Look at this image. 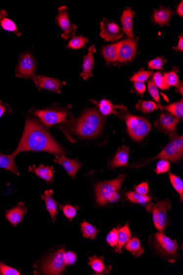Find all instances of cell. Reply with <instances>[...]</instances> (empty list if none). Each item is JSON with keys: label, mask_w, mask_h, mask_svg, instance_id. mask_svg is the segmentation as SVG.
<instances>
[{"label": "cell", "mask_w": 183, "mask_h": 275, "mask_svg": "<svg viewBox=\"0 0 183 275\" xmlns=\"http://www.w3.org/2000/svg\"><path fill=\"white\" fill-rule=\"evenodd\" d=\"M25 151H46L62 155L65 150L49 133L34 119L27 118L23 134L17 149L12 153L15 158L18 154Z\"/></svg>", "instance_id": "1"}, {"label": "cell", "mask_w": 183, "mask_h": 275, "mask_svg": "<svg viewBox=\"0 0 183 275\" xmlns=\"http://www.w3.org/2000/svg\"><path fill=\"white\" fill-rule=\"evenodd\" d=\"M104 118L96 108L87 110L78 119L69 121L71 130L84 138L97 136L102 129Z\"/></svg>", "instance_id": "2"}, {"label": "cell", "mask_w": 183, "mask_h": 275, "mask_svg": "<svg viewBox=\"0 0 183 275\" xmlns=\"http://www.w3.org/2000/svg\"><path fill=\"white\" fill-rule=\"evenodd\" d=\"M125 177L126 174H121L115 179L98 183L95 187L97 203L103 205L110 202H115L119 199L118 192Z\"/></svg>", "instance_id": "3"}, {"label": "cell", "mask_w": 183, "mask_h": 275, "mask_svg": "<svg viewBox=\"0 0 183 275\" xmlns=\"http://www.w3.org/2000/svg\"><path fill=\"white\" fill-rule=\"evenodd\" d=\"M125 107L121 109V116L125 119L127 131L132 138L137 141L142 140L147 135L151 129L152 125L144 118L133 115L125 112Z\"/></svg>", "instance_id": "4"}, {"label": "cell", "mask_w": 183, "mask_h": 275, "mask_svg": "<svg viewBox=\"0 0 183 275\" xmlns=\"http://www.w3.org/2000/svg\"><path fill=\"white\" fill-rule=\"evenodd\" d=\"M65 249H59L50 255L41 267V271L46 275L61 274L66 268Z\"/></svg>", "instance_id": "5"}, {"label": "cell", "mask_w": 183, "mask_h": 275, "mask_svg": "<svg viewBox=\"0 0 183 275\" xmlns=\"http://www.w3.org/2000/svg\"><path fill=\"white\" fill-rule=\"evenodd\" d=\"M37 62L29 52L22 53L18 59L16 68V75L18 77L25 79H33L35 76V70Z\"/></svg>", "instance_id": "6"}, {"label": "cell", "mask_w": 183, "mask_h": 275, "mask_svg": "<svg viewBox=\"0 0 183 275\" xmlns=\"http://www.w3.org/2000/svg\"><path fill=\"white\" fill-rule=\"evenodd\" d=\"M183 154V136L176 137L173 138L156 157L151 159L170 160L176 162L181 159Z\"/></svg>", "instance_id": "7"}, {"label": "cell", "mask_w": 183, "mask_h": 275, "mask_svg": "<svg viewBox=\"0 0 183 275\" xmlns=\"http://www.w3.org/2000/svg\"><path fill=\"white\" fill-rule=\"evenodd\" d=\"M138 38H126L121 41L118 57L115 63L121 64L131 62L134 59L138 45Z\"/></svg>", "instance_id": "8"}, {"label": "cell", "mask_w": 183, "mask_h": 275, "mask_svg": "<svg viewBox=\"0 0 183 275\" xmlns=\"http://www.w3.org/2000/svg\"><path fill=\"white\" fill-rule=\"evenodd\" d=\"M180 119L172 114L163 112L158 117L155 126L165 132L169 137L175 138L177 135V126Z\"/></svg>", "instance_id": "9"}, {"label": "cell", "mask_w": 183, "mask_h": 275, "mask_svg": "<svg viewBox=\"0 0 183 275\" xmlns=\"http://www.w3.org/2000/svg\"><path fill=\"white\" fill-rule=\"evenodd\" d=\"M67 10V6L59 7L56 19L57 25L63 31L62 37L65 39H68L72 36L74 37L76 35L77 27L75 25L71 24L68 17Z\"/></svg>", "instance_id": "10"}, {"label": "cell", "mask_w": 183, "mask_h": 275, "mask_svg": "<svg viewBox=\"0 0 183 275\" xmlns=\"http://www.w3.org/2000/svg\"><path fill=\"white\" fill-rule=\"evenodd\" d=\"M33 113L46 125L51 126L56 124L63 122L69 115L66 111H56V110H35Z\"/></svg>", "instance_id": "11"}, {"label": "cell", "mask_w": 183, "mask_h": 275, "mask_svg": "<svg viewBox=\"0 0 183 275\" xmlns=\"http://www.w3.org/2000/svg\"><path fill=\"white\" fill-rule=\"evenodd\" d=\"M100 35L107 41H115L121 39L123 34L122 29L111 21L103 18L100 24Z\"/></svg>", "instance_id": "12"}, {"label": "cell", "mask_w": 183, "mask_h": 275, "mask_svg": "<svg viewBox=\"0 0 183 275\" xmlns=\"http://www.w3.org/2000/svg\"><path fill=\"white\" fill-rule=\"evenodd\" d=\"M33 79L39 90H47L58 94L61 93L62 87L66 84L65 81L42 75H36Z\"/></svg>", "instance_id": "13"}, {"label": "cell", "mask_w": 183, "mask_h": 275, "mask_svg": "<svg viewBox=\"0 0 183 275\" xmlns=\"http://www.w3.org/2000/svg\"><path fill=\"white\" fill-rule=\"evenodd\" d=\"M155 245L157 248L164 254L175 256L177 254L178 244L176 240L158 232L155 236Z\"/></svg>", "instance_id": "14"}, {"label": "cell", "mask_w": 183, "mask_h": 275, "mask_svg": "<svg viewBox=\"0 0 183 275\" xmlns=\"http://www.w3.org/2000/svg\"><path fill=\"white\" fill-rule=\"evenodd\" d=\"M153 207L157 211L158 217L157 229L161 233H163L168 223L167 212L171 209V201L168 200L159 201L157 204L152 203Z\"/></svg>", "instance_id": "15"}, {"label": "cell", "mask_w": 183, "mask_h": 275, "mask_svg": "<svg viewBox=\"0 0 183 275\" xmlns=\"http://www.w3.org/2000/svg\"><path fill=\"white\" fill-rule=\"evenodd\" d=\"M174 14L175 12L170 8L160 7L154 10L152 20L154 24L160 26L168 25Z\"/></svg>", "instance_id": "16"}, {"label": "cell", "mask_w": 183, "mask_h": 275, "mask_svg": "<svg viewBox=\"0 0 183 275\" xmlns=\"http://www.w3.org/2000/svg\"><path fill=\"white\" fill-rule=\"evenodd\" d=\"M96 52L94 45L92 46L89 49L88 53L84 56L83 63H82V71L80 76L85 80L88 79L89 77H92V72L94 65V54Z\"/></svg>", "instance_id": "17"}, {"label": "cell", "mask_w": 183, "mask_h": 275, "mask_svg": "<svg viewBox=\"0 0 183 275\" xmlns=\"http://www.w3.org/2000/svg\"><path fill=\"white\" fill-rule=\"evenodd\" d=\"M53 161L62 165L72 178L75 177L76 174L80 169V164L77 160L67 158L64 155H62L61 157L56 155Z\"/></svg>", "instance_id": "18"}, {"label": "cell", "mask_w": 183, "mask_h": 275, "mask_svg": "<svg viewBox=\"0 0 183 275\" xmlns=\"http://www.w3.org/2000/svg\"><path fill=\"white\" fill-rule=\"evenodd\" d=\"M135 15V12L130 7L125 8L122 12L121 17L122 30L128 38H132L135 36L133 33V19Z\"/></svg>", "instance_id": "19"}, {"label": "cell", "mask_w": 183, "mask_h": 275, "mask_svg": "<svg viewBox=\"0 0 183 275\" xmlns=\"http://www.w3.org/2000/svg\"><path fill=\"white\" fill-rule=\"evenodd\" d=\"M27 212L24 204L19 203L15 207L6 211V218L13 226L22 222Z\"/></svg>", "instance_id": "20"}, {"label": "cell", "mask_w": 183, "mask_h": 275, "mask_svg": "<svg viewBox=\"0 0 183 275\" xmlns=\"http://www.w3.org/2000/svg\"><path fill=\"white\" fill-rule=\"evenodd\" d=\"M121 41L115 44L105 45L102 49V54L107 64L115 63L118 57Z\"/></svg>", "instance_id": "21"}, {"label": "cell", "mask_w": 183, "mask_h": 275, "mask_svg": "<svg viewBox=\"0 0 183 275\" xmlns=\"http://www.w3.org/2000/svg\"><path fill=\"white\" fill-rule=\"evenodd\" d=\"M29 171L35 173L36 175L48 183H51L53 181V174L55 171L53 167H45L43 164H41L37 168L34 165L33 167H29Z\"/></svg>", "instance_id": "22"}, {"label": "cell", "mask_w": 183, "mask_h": 275, "mask_svg": "<svg viewBox=\"0 0 183 275\" xmlns=\"http://www.w3.org/2000/svg\"><path fill=\"white\" fill-rule=\"evenodd\" d=\"M54 192L52 190H46L44 195L41 196L42 199L45 201L46 209L51 215L53 222L56 221V215L58 214L57 203L52 197Z\"/></svg>", "instance_id": "23"}, {"label": "cell", "mask_w": 183, "mask_h": 275, "mask_svg": "<svg viewBox=\"0 0 183 275\" xmlns=\"http://www.w3.org/2000/svg\"><path fill=\"white\" fill-rule=\"evenodd\" d=\"M6 11H0V27L7 31L12 32L17 36H21L22 33L18 30L15 22L7 17Z\"/></svg>", "instance_id": "24"}, {"label": "cell", "mask_w": 183, "mask_h": 275, "mask_svg": "<svg viewBox=\"0 0 183 275\" xmlns=\"http://www.w3.org/2000/svg\"><path fill=\"white\" fill-rule=\"evenodd\" d=\"M129 148L126 146H123L121 149H119L115 158L111 164V167L115 168L126 166L129 160Z\"/></svg>", "instance_id": "25"}, {"label": "cell", "mask_w": 183, "mask_h": 275, "mask_svg": "<svg viewBox=\"0 0 183 275\" xmlns=\"http://www.w3.org/2000/svg\"><path fill=\"white\" fill-rule=\"evenodd\" d=\"M178 71L175 70L164 73L163 77L167 84L169 86L176 87L177 91L182 95L183 91V82L180 80L179 77L177 75Z\"/></svg>", "instance_id": "26"}, {"label": "cell", "mask_w": 183, "mask_h": 275, "mask_svg": "<svg viewBox=\"0 0 183 275\" xmlns=\"http://www.w3.org/2000/svg\"><path fill=\"white\" fill-rule=\"evenodd\" d=\"M0 168L10 171L17 175H20V171L14 162L12 154H4L0 152Z\"/></svg>", "instance_id": "27"}, {"label": "cell", "mask_w": 183, "mask_h": 275, "mask_svg": "<svg viewBox=\"0 0 183 275\" xmlns=\"http://www.w3.org/2000/svg\"><path fill=\"white\" fill-rule=\"evenodd\" d=\"M131 231L130 230L129 225H126L121 228H118V241L117 251L120 253L121 249L131 238Z\"/></svg>", "instance_id": "28"}, {"label": "cell", "mask_w": 183, "mask_h": 275, "mask_svg": "<svg viewBox=\"0 0 183 275\" xmlns=\"http://www.w3.org/2000/svg\"><path fill=\"white\" fill-rule=\"evenodd\" d=\"M99 111L104 116H108L110 114H114L118 115V111L117 109H120L122 107L120 105H115L107 100L103 99L97 104Z\"/></svg>", "instance_id": "29"}, {"label": "cell", "mask_w": 183, "mask_h": 275, "mask_svg": "<svg viewBox=\"0 0 183 275\" xmlns=\"http://www.w3.org/2000/svg\"><path fill=\"white\" fill-rule=\"evenodd\" d=\"M89 264L91 266L95 272L96 274L102 275V274H107L111 272L109 267H107L104 264L101 258H99L97 256H92L90 258Z\"/></svg>", "instance_id": "30"}, {"label": "cell", "mask_w": 183, "mask_h": 275, "mask_svg": "<svg viewBox=\"0 0 183 275\" xmlns=\"http://www.w3.org/2000/svg\"><path fill=\"white\" fill-rule=\"evenodd\" d=\"M126 249L134 255L136 258H138L143 253L144 250L141 247L139 240L137 238H134L130 240L126 244Z\"/></svg>", "instance_id": "31"}, {"label": "cell", "mask_w": 183, "mask_h": 275, "mask_svg": "<svg viewBox=\"0 0 183 275\" xmlns=\"http://www.w3.org/2000/svg\"><path fill=\"white\" fill-rule=\"evenodd\" d=\"M166 111L170 112L172 115L180 119L183 117V101L182 99L180 101L173 103L163 108Z\"/></svg>", "instance_id": "32"}, {"label": "cell", "mask_w": 183, "mask_h": 275, "mask_svg": "<svg viewBox=\"0 0 183 275\" xmlns=\"http://www.w3.org/2000/svg\"><path fill=\"white\" fill-rule=\"evenodd\" d=\"M136 108L144 113H149L160 109L158 104L153 101L143 100H139L136 105Z\"/></svg>", "instance_id": "33"}, {"label": "cell", "mask_w": 183, "mask_h": 275, "mask_svg": "<svg viewBox=\"0 0 183 275\" xmlns=\"http://www.w3.org/2000/svg\"><path fill=\"white\" fill-rule=\"evenodd\" d=\"M81 226L82 234L84 237L91 238L92 240L95 239L98 231L97 228L86 222L81 223Z\"/></svg>", "instance_id": "34"}, {"label": "cell", "mask_w": 183, "mask_h": 275, "mask_svg": "<svg viewBox=\"0 0 183 275\" xmlns=\"http://www.w3.org/2000/svg\"><path fill=\"white\" fill-rule=\"evenodd\" d=\"M89 42V39L82 36H75L69 42L67 48L77 50L85 48L86 44Z\"/></svg>", "instance_id": "35"}, {"label": "cell", "mask_w": 183, "mask_h": 275, "mask_svg": "<svg viewBox=\"0 0 183 275\" xmlns=\"http://www.w3.org/2000/svg\"><path fill=\"white\" fill-rule=\"evenodd\" d=\"M127 197L132 202L137 203H144L151 200L150 197L141 195L137 192H130L127 194Z\"/></svg>", "instance_id": "36"}, {"label": "cell", "mask_w": 183, "mask_h": 275, "mask_svg": "<svg viewBox=\"0 0 183 275\" xmlns=\"http://www.w3.org/2000/svg\"><path fill=\"white\" fill-rule=\"evenodd\" d=\"M152 75L153 71H144L143 68H141L131 77L130 81L144 82L147 80Z\"/></svg>", "instance_id": "37"}, {"label": "cell", "mask_w": 183, "mask_h": 275, "mask_svg": "<svg viewBox=\"0 0 183 275\" xmlns=\"http://www.w3.org/2000/svg\"><path fill=\"white\" fill-rule=\"evenodd\" d=\"M170 178L172 184L175 189L178 192L181 197V200L183 199V182L181 178L170 173Z\"/></svg>", "instance_id": "38"}, {"label": "cell", "mask_w": 183, "mask_h": 275, "mask_svg": "<svg viewBox=\"0 0 183 275\" xmlns=\"http://www.w3.org/2000/svg\"><path fill=\"white\" fill-rule=\"evenodd\" d=\"M148 92L152 96L154 100L158 103L160 109L162 110V107L160 103V98L158 87L154 84L153 80H150L148 82Z\"/></svg>", "instance_id": "39"}, {"label": "cell", "mask_w": 183, "mask_h": 275, "mask_svg": "<svg viewBox=\"0 0 183 275\" xmlns=\"http://www.w3.org/2000/svg\"><path fill=\"white\" fill-rule=\"evenodd\" d=\"M153 81L154 84L156 85L157 87H159L160 89L163 90L170 89V86L167 84L165 80H164L163 75L160 72L154 73L153 76Z\"/></svg>", "instance_id": "40"}, {"label": "cell", "mask_w": 183, "mask_h": 275, "mask_svg": "<svg viewBox=\"0 0 183 275\" xmlns=\"http://www.w3.org/2000/svg\"><path fill=\"white\" fill-rule=\"evenodd\" d=\"M170 167V164L166 160H161L157 163L156 169L154 171L158 174L166 173Z\"/></svg>", "instance_id": "41"}, {"label": "cell", "mask_w": 183, "mask_h": 275, "mask_svg": "<svg viewBox=\"0 0 183 275\" xmlns=\"http://www.w3.org/2000/svg\"><path fill=\"white\" fill-rule=\"evenodd\" d=\"M0 271L3 275H20L19 272L15 269L6 265L0 261Z\"/></svg>", "instance_id": "42"}, {"label": "cell", "mask_w": 183, "mask_h": 275, "mask_svg": "<svg viewBox=\"0 0 183 275\" xmlns=\"http://www.w3.org/2000/svg\"><path fill=\"white\" fill-rule=\"evenodd\" d=\"M118 241V228H114L110 232L107 237L108 244L111 246H116Z\"/></svg>", "instance_id": "43"}, {"label": "cell", "mask_w": 183, "mask_h": 275, "mask_svg": "<svg viewBox=\"0 0 183 275\" xmlns=\"http://www.w3.org/2000/svg\"><path fill=\"white\" fill-rule=\"evenodd\" d=\"M164 61L166 62V61L164 60V59L162 57L154 59L148 62V68L153 69V70H161L164 65Z\"/></svg>", "instance_id": "44"}, {"label": "cell", "mask_w": 183, "mask_h": 275, "mask_svg": "<svg viewBox=\"0 0 183 275\" xmlns=\"http://www.w3.org/2000/svg\"><path fill=\"white\" fill-rule=\"evenodd\" d=\"M62 209L64 214L70 221H71L76 216V208L75 207H72L69 204H67L64 206Z\"/></svg>", "instance_id": "45"}, {"label": "cell", "mask_w": 183, "mask_h": 275, "mask_svg": "<svg viewBox=\"0 0 183 275\" xmlns=\"http://www.w3.org/2000/svg\"><path fill=\"white\" fill-rule=\"evenodd\" d=\"M65 259L67 265L74 264L77 260L76 255L73 251L65 252Z\"/></svg>", "instance_id": "46"}, {"label": "cell", "mask_w": 183, "mask_h": 275, "mask_svg": "<svg viewBox=\"0 0 183 275\" xmlns=\"http://www.w3.org/2000/svg\"><path fill=\"white\" fill-rule=\"evenodd\" d=\"M134 85V89L136 93L143 96L146 90V86L144 84V82L135 81Z\"/></svg>", "instance_id": "47"}, {"label": "cell", "mask_w": 183, "mask_h": 275, "mask_svg": "<svg viewBox=\"0 0 183 275\" xmlns=\"http://www.w3.org/2000/svg\"><path fill=\"white\" fill-rule=\"evenodd\" d=\"M136 191L141 195H147L149 192L148 183L146 182L140 183L136 187Z\"/></svg>", "instance_id": "48"}, {"label": "cell", "mask_w": 183, "mask_h": 275, "mask_svg": "<svg viewBox=\"0 0 183 275\" xmlns=\"http://www.w3.org/2000/svg\"><path fill=\"white\" fill-rule=\"evenodd\" d=\"M179 42L176 47L173 48V49H175V51L178 52H183V34L182 33L179 36Z\"/></svg>", "instance_id": "49"}, {"label": "cell", "mask_w": 183, "mask_h": 275, "mask_svg": "<svg viewBox=\"0 0 183 275\" xmlns=\"http://www.w3.org/2000/svg\"><path fill=\"white\" fill-rule=\"evenodd\" d=\"M177 13L178 15L183 17V2L181 1L179 5L178 6L177 8Z\"/></svg>", "instance_id": "50"}, {"label": "cell", "mask_w": 183, "mask_h": 275, "mask_svg": "<svg viewBox=\"0 0 183 275\" xmlns=\"http://www.w3.org/2000/svg\"><path fill=\"white\" fill-rule=\"evenodd\" d=\"M6 111V107L5 105H3L1 101H0V118H1Z\"/></svg>", "instance_id": "51"}, {"label": "cell", "mask_w": 183, "mask_h": 275, "mask_svg": "<svg viewBox=\"0 0 183 275\" xmlns=\"http://www.w3.org/2000/svg\"><path fill=\"white\" fill-rule=\"evenodd\" d=\"M0 275H2L1 271H0Z\"/></svg>", "instance_id": "52"}]
</instances>
